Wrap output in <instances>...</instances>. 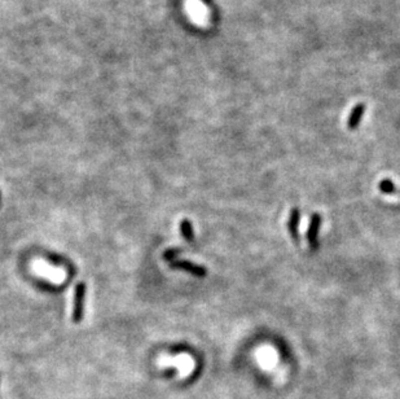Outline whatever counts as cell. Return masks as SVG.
<instances>
[{
	"label": "cell",
	"instance_id": "8",
	"mask_svg": "<svg viewBox=\"0 0 400 399\" xmlns=\"http://www.w3.org/2000/svg\"><path fill=\"white\" fill-rule=\"evenodd\" d=\"M378 189L386 195H393L397 192V185L391 182L390 179H382L381 182L378 183Z\"/></svg>",
	"mask_w": 400,
	"mask_h": 399
},
{
	"label": "cell",
	"instance_id": "3",
	"mask_svg": "<svg viewBox=\"0 0 400 399\" xmlns=\"http://www.w3.org/2000/svg\"><path fill=\"white\" fill-rule=\"evenodd\" d=\"M171 268H176V269H184L187 272L192 273L196 277H206L207 275V268L202 266H198V265H194L192 263L191 261H174V262L168 263Z\"/></svg>",
	"mask_w": 400,
	"mask_h": 399
},
{
	"label": "cell",
	"instance_id": "4",
	"mask_svg": "<svg viewBox=\"0 0 400 399\" xmlns=\"http://www.w3.org/2000/svg\"><path fill=\"white\" fill-rule=\"evenodd\" d=\"M299 223H300V210L298 208H294L293 210L290 211L287 228H289V234H290L291 239H293L295 243H299Z\"/></svg>",
	"mask_w": 400,
	"mask_h": 399
},
{
	"label": "cell",
	"instance_id": "2",
	"mask_svg": "<svg viewBox=\"0 0 400 399\" xmlns=\"http://www.w3.org/2000/svg\"><path fill=\"white\" fill-rule=\"evenodd\" d=\"M321 223H323V218L320 214H313L311 217L310 226L307 228L306 234L307 243H308L311 249H316L319 247V232L321 228Z\"/></svg>",
	"mask_w": 400,
	"mask_h": 399
},
{
	"label": "cell",
	"instance_id": "1",
	"mask_svg": "<svg viewBox=\"0 0 400 399\" xmlns=\"http://www.w3.org/2000/svg\"><path fill=\"white\" fill-rule=\"evenodd\" d=\"M84 298H86V282L79 281L75 285L74 290V306H73V312H71L73 323H81L83 320Z\"/></svg>",
	"mask_w": 400,
	"mask_h": 399
},
{
	"label": "cell",
	"instance_id": "5",
	"mask_svg": "<svg viewBox=\"0 0 400 399\" xmlns=\"http://www.w3.org/2000/svg\"><path fill=\"white\" fill-rule=\"evenodd\" d=\"M365 108H367L365 107V104L360 103V104L355 105V108L352 109V112L349 116V120H347V127H349L350 130H356V129H358V126L360 125V122H362L363 117H364Z\"/></svg>",
	"mask_w": 400,
	"mask_h": 399
},
{
	"label": "cell",
	"instance_id": "9",
	"mask_svg": "<svg viewBox=\"0 0 400 399\" xmlns=\"http://www.w3.org/2000/svg\"><path fill=\"white\" fill-rule=\"evenodd\" d=\"M179 254H180V249H167L163 253V260L167 262H174V261H176Z\"/></svg>",
	"mask_w": 400,
	"mask_h": 399
},
{
	"label": "cell",
	"instance_id": "7",
	"mask_svg": "<svg viewBox=\"0 0 400 399\" xmlns=\"http://www.w3.org/2000/svg\"><path fill=\"white\" fill-rule=\"evenodd\" d=\"M180 232L181 236L184 237L188 243H192V241L194 240L193 227H192V223L189 219H183V221L180 222Z\"/></svg>",
	"mask_w": 400,
	"mask_h": 399
},
{
	"label": "cell",
	"instance_id": "6",
	"mask_svg": "<svg viewBox=\"0 0 400 399\" xmlns=\"http://www.w3.org/2000/svg\"><path fill=\"white\" fill-rule=\"evenodd\" d=\"M45 258H47L49 262H52V265H55V266H62L68 269V271H70L71 269V272L75 273V267L71 265V262H69L68 260H65L64 257L56 256V254H45Z\"/></svg>",
	"mask_w": 400,
	"mask_h": 399
}]
</instances>
